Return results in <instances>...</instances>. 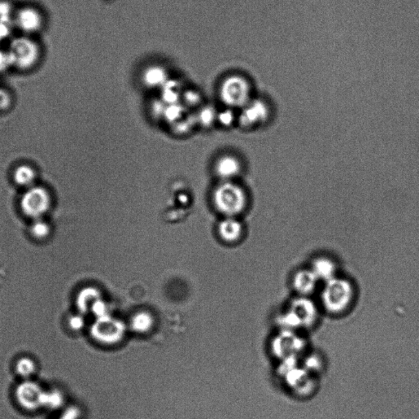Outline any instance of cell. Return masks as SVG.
<instances>
[{
    "label": "cell",
    "mask_w": 419,
    "mask_h": 419,
    "mask_svg": "<svg viewBox=\"0 0 419 419\" xmlns=\"http://www.w3.org/2000/svg\"><path fill=\"white\" fill-rule=\"evenodd\" d=\"M355 287L347 279L338 276L325 282L321 300L325 311L338 316L350 309L355 300Z\"/></svg>",
    "instance_id": "1"
},
{
    "label": "cell",
    "mask_w": 419,
    "mask_h": 419,
    "mask_svg": "<svg viewBox=\"0 0 419 419\" xmlns=\"http://www.w3.org/2000/svg\"><path fill=\"white\" fill-rule=\"evenodd\" d=\"M252 84L249 79L233 74L222 81L220 95L222 101L231 107H244L252 99Z\"/></svg>",
    "instance_id": "2"
},
{
    "label": "cell",
    "mask_w": 419,
    "mask_h": 419,
    "mask_svg": "<svg viewBox=\"0 0 419 419\" xmlns=\"http://www.w3.org/2000/svg\"><path fill=\"white\" fill-rule=\"evenodd\" d=\"M214 202L221 213L233 217L245 208L247 198L241 187L226 182L217 187L214 194Z\"/></svg>",
    "instance_id": "3"
},
{
    "label": "cell",
    "mask_w": 419,
    "mask_h": 419,
    "mask_svg": "<svg viewBox=\"0 0 419 419\" xmlns=\"http://www.w3.org/2000/svg\"><path fill=\"white\" fill-rule=\"evenodd\" d=\"M317 317L316 305L307 298L300 296L292 303L289 308L280 317L283 327L286 330H294L300 327L311 326Z\"/></svg>",
    "instance_id": "4"
},
{
    "label": "cell",
    "mask_w": 419,
    "mask_h": 419,
    "mask_svg": "<svg viewBox=\"0 0 419 419\" xmlns=\"http://www.w3.org/2000/svg\"><path fill=\"white\" fill-rule=\"evenodd\" d=\"M52 207V196L45 187L32 186L21 196L20 207L26 217L34 221L41 219Z\"/></svg>",
    "instance_id": "5"
},
{
    "label": "cell",
    "mask_w": 419,
    "mask_h": 419,
    "mask_svg": "<svg viewBox=\"0 0 419 419\" xmlns=\"http://www.w3.org/2000/svg\"><path fill=\"white\" fill-rule=\"evenodd\" d=\"M91 335L98 342L112 344L121 340L125 334L123 323L112 318L110 316L96 318L91 327Z\"/></svg>",
    "instance_id": "6"
},
{
    "label": "cell",
    "mask_w": 419,
    "mask_h": 419,
    "mask_svg": "<svg viewBox=\"0 0 419 419\" xmlns=\"http://www.w3.org/2000/svg\"><path fill=\"white\" fill-rule=\"evenodd\" d=\"M45 391L36 382L25 380L15 389V399L21 408L28 411H36L43 407V396Z\"/></svg>",
    "instance_id": "7"
},
{
    "label": "cell",
    "mask_w": 419,
    "mask_h": 419,
    "mask_svg": "<svg viewBox=\"0 0 419 419\" xmlns=\"http://www.w3.org/2000/svg\"><path fill=\"white\" fill-rule=\"evenodd\" d=\"M269 116L268 104L262 99H251L243 107L240 122L245 127L263 124Z\"/></svg>",
    "instance_id": "8"
},
{
    "label": "cell",
    "mask_w": 419,
    "mask_h": 419,
    "mask_svg": "<svg viewBox=\"0 0 419 419\" xmlns=\"http://www.w3.org/2000/svg\"><path fill=\"white\" fill-rule=\"evenodd\" d=\"M318 281L311 269L299 270L292 278V287L301 296H308L316 290Z\"/></svg>",
    "instance_id": "9"
},
{
    "label": "cell",
    "mask_w": 419,
    "mask_h": 419,
    "mask_svg": "<svg viewBox=\"0 0 419 419\" xmlns=\"http://www.w3.org/2000/svg\"><path fill=\"white\" fill-rule=\"evenodd\" d=\"M17 24L25 32L32 33L41 28L43 19L37 10L32 8H24L17 15Z\"/></svg>",
    "instance_id": "10"
},
{
    "label": "cell",
    "mask_w": 419,
    "mask_h": 419,
    "mask_svg": "<svg viewBox=\"0 0 419 419\" xmlns=\"http://www.w3.org/2000/svg\"><path fill=\"white\" fill-rule=\"evenodd\" d=\"M311 269L318 280H330L337 276V265L327 257H318L313 261Z\"/></svg>",
    "instance_id": "11"
},
{
    "label": "cell",
    "mask_w": 419,
    "mask_h": 419,
    "mask_svg": "<svg viewBox=\"0 0 419 419\" xmlns=\"http://www.w3.org/2000/svg\"><path fill=\"white\" fill-rule=\"evenodd\" d=\"M144 84L148 87L164 86L169 81L167 70L159 65H150L143 74Z\"/></svg>",
    "instance_id": "12"
},
{
    "label": "cell",
    "mask_w": 419,
    "mask_h": 419,
    "mask_svg": "<svg viewBox=\"0 0 419 419\" xmlns=\"http://www.w3.org/2000/svg\"><path fill=\"white\" fill-rule=\"evenodd\" d=\"M32 43V42L21 39V41L16 42L12 46V56L13 61L23 68H26V65H32L38 56L26 54V50H28Z\"/></svg>",
    "instance_id": "13"
},
{
    "label": "cell",
    "mask_w": 419,
    "mask_h": 419,
    "mask_svg": "<svg viewBox=\"0 0 419 419\" xmlns=\"http://www.w3.org/2000/svg\"><path fill=\"white\" fill-rule=\"evenodd\" d=\"M219 232L223 239L227 242L237 241L243 233L241 224L233 217L227 218L221 223Z\"/></svg>",
    "instance_id": "14"
},
{
    "label": "cell",
    "mask_w": 419,
    "mask_h": 419,
    "mask_svg": "<svg viewBox=\"0 0 419 419\" xmlns=\"http://www.w3.org/2000/svg\"><path fill=\"white\" fill-rule=\"evenodd\" d=\"M100 299V292L94 287H85L79 292L76 296V307L81 313H87L91 311L92 305L96 300Z\"/></svg>",
    "instance_id": "15"
},
{
    "label": "cell",
    "mask_w": 419,
    "mask_h": 419,
    "mask_svg": "<svg viewBox=\"0 0 419 419\" xmlns=\"http://www.w3.org/2000/svg\"><path fill=\"white\" fill-rule=\"evenodd\" d=\"M37 180V172L33 167L29 165H21L17 167L13 173V181L17 185L25 187H30Z\"/></svg>",
    "instance_id": "16"
},
{
    "label": "cell",
    "mask_w": 419,
    "mask_h": 419,
    "mask_svg": "<svg viewBox=\"0 0 419 419\" xmlns=\"http://www.w3.org/2000/svg\"><path fill=\"white\" fill-rule=\"evenodd\" d=\"M240 165L238 161L232 156L223 157L218 161L216 165L217 173L224 178H230L239 172Z\"/></svg>",
    "instance_id": "17"
},
{
    "label": "cell",
    "mask_w": 419,
    "mask_h": 419,
    "mask_svg": "<svg viewBox=\"0 0 419 419\" xmlns=\"http://www.w3.org/2000/svg\"><path fill=\"white\" fill-rule=\"evenodd\" d=\"M15 370L20 377L29 378L37 373V366L32 358L21 357L17 361Z\"/></svg>",
    "instance_id": "18"
},
{
    "label": "cell",
    "mask_w": 419,
    "mask_h": 419,
    "mask_svg": "<svg viewBox=\"0 0 419 419\" xmlns=\"http://www.w3.org/2000/svg\"><path fill=\"white\" fill-rule=\"evenodd\" d=\"M63 403L64 396L60 391H45V393H43V407H47L50 409H58L62 407Z\"/></svg>",
    "instance_id": "19"
},
{
    "label": "cell",
    "mask_w": 419,
    "mask_h": 419,
    "mask_svg": "<svg viewBox=\"0 0 419 419\" xmlns=\"http://www.w3.org/2000/svg\"><path fill=\"white\" fill-rule=\"evenodd\" d=\"M131 326L134 331H139V333H144V331L151 329L152 317L151 314L146 312L138 313L132 318Z\"/></svg>",
    "instance_id": "20"
},
{
    "label": "cell",
    "mask_w": 419,
    "mask_h": 419,
    "mask_svg": "<svg viewBox=\"0 0 419 419\" xmlns=\"http://www.w3.org/2000/svg\"><path fill=\"white\" fill-rule=\"evenodd\" d=\"M30 233L33 238L37 240H45L49 238L51 234L50 225L41 219L36 220L30 226Z\"/></svg>",
    "instance_id": "21"
},
{
    "label": "cell",
    "mask_w": 419,
    "mask_h": 419,
    "mask_svg": "<svg viewBox=\"0 0 419 419\" xmlns=\"http://www.w3.org/2000/svg\"><path fill=\"white\" fill-rule=\"evenodd\" d=\"M91 311L94 313L96 318L108 316V307L106 303L100 298L96 300L91 307Z\"/></svg>",
    "instance_id": "22"
},
{
    "label": "cell",
    "mask_w": 419,
    "mask_h": 419,
    "mask_svg": "<svg viewBox=\"0 0 419 419\" xmlns=\"http://www.w3.org/2000/svg\"><path fill=\"white\" fill-rule=\"evenodd\" d=\"M68 326L72 331H81L85 326V320L81 314L72 316L68 320Z\"/></svg>",
    "instance_id": "23"
},
{
    "label": "cell",
    "mask_w": 419,
    "mask_h": 419,
    "mask_svg": "<svg viewBox=\"0 0 419 419\" xmlns=\"http://www.w3.org/2000/svg\"><path fill=\"white\" fill-rule=\"evenodd\" d=\"M165 112V114H167V119L172 121L176 120L177 117H180L182 109L180 106H178V105L173 103L170 105Z\"/></svg>",
    "instance_id": "24"
},
{
    "label": "cell",
    "mask_w": 419,
    "mask_h": 419,
    "mask_svg": "<svg viewBox=\"0 0 419 419\" xmlns=\"http://www.w3.org/2000/svg\"><path fill=\"white\" fill-rule=\"evenodd\" d=\"M79 410L77 408H69L62 414L59 419H77L79 418Z\"/></svg>",
    "instance_id": "25"
},
{
    "label": "cell",
    "mask_w": 419,
    "mask_h": 419,
    "mask_svg": "<svg viewBox=\"0 0 419 419\" xmlns=\"http://www.w3.org/2000/svg\"><path fill=\"white\" fill-rule=\"evenodd\" d=\"M213 118L214 112L212 109H204V110L202 112V114H201V121H202L204 124L211 123V122L213 121Z\"/></svg>",
    "instance_id": "26"
},
{
    "label": "cell",
    "mask_w": 419,
    "mask_h": 419,
    "mask_svg": "<svg viewBox=\"0 0 419 419\" xmlns=\"http://www.w3.org/2000/svg\"><path fill=\"white\" fill-rule=\"evenodd\" d=\"M233 120L234 116L232 114V112H222V114H221L220 116V121H221V123L224 125L230 124L231 122L233 121Z\"/></svg>",
    "instance_id": "27"
}]
</instances>
